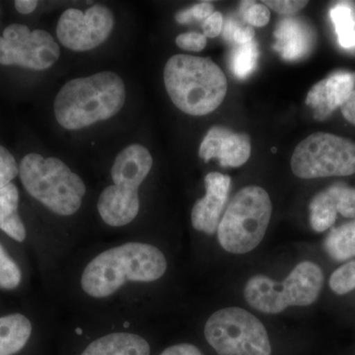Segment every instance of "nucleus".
Masks as SVG:
<instances>
[{"mask_svg":"<svg viewBox=\"0 0 355 355\" xmlns=\"http://www.w3.org/2000/svg\"><path fill=\"white\" fill-rule=\"evenodd\" d=\"M167 270V261L157 248L132 242L112 248L98 254L86 266L81 286L95 298H104L118 291L128 282H151Z\"/></svg>","mask_w":355,"mask_h":355,"instance_id":"f257e3e1","label":"nucleus"},{"mask_svg":"<svg viewBox=\"0 0 355 355\" xmlns=\"http://www.w3.org/2000/svg\"><path fill=\"white\" fill-rule=\"evenodd\" d=\"M125 102L123 79L114 72L104 71L65 83L55 97L53 111L62 128L76 130L113 118Z\"/></svg>","mask_w":355,"mask_h":355,"instance_id":"f03ea898","label":"nucleus"},{"mask_svg":"<svg viewBox=\"0 0 355 355\" xmlns=\"http://www.w3.org/2000/svg\"><path fill=\"white\" fill-rule=\"evenodd\" d=\"M164 83L178 109L191 116L216 111L227 93V79L209 58L176 55L164 69Z\"/></svg>","mask_w":355,"mask_h":355,"instance_id":"7ed1b4c3","label":"nucleus"},{"mask_svg":"<svg viewBox=\"0 0 355 355\" xmlns=\"http://www.w3.org/2000/svg\"><path fill=\"white\" fill-rule=\"evenodd\" d=\"M19 176L28 193L58 216H72L83 205L85 184L60 159L27 154Z\"/></svg>","mask_w":355,"mask_h":355,"instance_id":"20e7f679","label":"nucleus"},{"mask_svg":"<svg viewBox=\"0 0 355 355\" xmlns=\"http://www.w3.org/2000/svg\"><path fill=\"white\" fill-rule=\"evenodd\" d=\"M153 159L146 147L132 144L118 154L113 167V186L107 187L98 200L103 221L113 227L130 223L139 211V189L153 168Z\"/></svg>","mask_w":355,"mask_h":355,"instance_id":"39448f33","label":"nucleus"},{"mask_svg":"<svg viewBox=\"0 0 355 355\" xmlns=\"http://www.w3.org/2000/svg\"><path fill=\"white\" fill-rule=\"evenodd\" d=\"M272 205L263 188H243L231 200L218 229V241L226 252L243 254L253 251L265 237Z\"/></svg>","mask_w":355,"mask_h":355,"instance_id":"423d86ee","label":"nucleus"},{"mask_svg":"<svg viewBox=\"0 0 355 355\" xmlns=\"http://www.w3.org/2000/svg\"><path fill=\"white\" fill-rule=\"evenodd\" d=\"M324 273L317 263H298L282 282L266 275L251 277L244 289L245 299L254 309L266 314H279L291 306H309L319 297Z\"/></svg>","mask_w":355,"mask_h":355,"instance_id":"0eeeda50","label":"nucleus"},{"mask_svg":"<svg viewBox=\"0 0 355 355\" xmlns=\"http://www.w3.org/2000/svg\"><path fill=\"white\" fill-rule=\"evenodd\" d=\"M205 336L219 355H272L265 326L241 308H224L214 313L205 324Z\"/></svg>","mask_w":355,"mask_h":355,"instance_id":"6e6552de","label":"nucleus"},{"mask_svg":"<svg viewBox=\"0 0 355 355\" xmlns=\"http://www.w3.org/2000/svg\"><path fill=\"white\" fill-rule=\"evenodd\" d=\"M291 169L301 179L354 175L355 142L329 132L313 133L296 146Z\"/></svg>","mask_w":355,"mask_h":355,"instance_id":"1a4fd4ad","label":"nucleus"},{"mask_svg":"<svg viewBox=\"0 0 355 355\" xmlns=\"http://www.w3.org/2000/svg\"><path fill=\"white\" fill-rule=\"evenodd\" d=\"M60 49L50 33L12 24L0 37V64L46 70L58 62Z\"/></svg>","mask_w":355,"mask_h":355,"instance_id":"9d476101","label":"nucleus"},{"mask_svg":"<svg viewBox=\"0 0 355 355\" xmlns=\"http://www.w3.org/2000/svg\"><path fill=\"white\" fill-rule=\"evenodd\" d=\"M114 24L113 12L102 4H95L85 11L70 8L60 15L57 36L69 50L91 51L109 38Z\"/></svg>","mask_w":355,"mask_h":355,"instance_id":"9b49d317","label":"nucleus"},{"mask_svg":"<svg viewBox=\"0 0 355 355\" xmlns=\"http://www.w3.org/2000/svg\"><path fill=\"white\" fill-rule=\"evenodd\" d=\"M251 150V140L246 133L234 132L216 125L205 135L198 155L205 162L217 158L222 167H240L249 160Z\"/></svg>","mask_w":355,"mask_h":355,"instance_id":"f8f14e48","label":"nucleus"},{"mask_svg":"<svg viewBox=\"0 0 355 355\" xmlns=\"http://www.w3.org/2000/svg\"><path fill=\"white\" fill-rule=\"evenodd\" d=\"M205 196L198 200L191 210V224L196 230L212 235L217 232L221 214L227 203L231 178L211 172L205 178Z\"/></svg>","mask_w":355,"mask_h":355,"instance_id":"ddd939ff","label":"nucleus"},{"mask_svg":"<svg viewBox=\"0 0 355 355\" xmlns=\"http://www.w3.org/2000/svg\"><path fill=\"white\" fill-rule=\"evenodd\" d=\"M309 209L311 226L316 232L331 228L338 214L355 218V188L342 183L333 184L313 198Z\"/></svg>","mask_w":355,"mask_h":355,"instance_id":"4468645a","label":"nucleus"},{"mask_svg":"<svg viewBox=\"0 0 355 355\" xmlns=\"http://www.w3.org/2000/svg\"><path fill=\"white\" fill-rule=\"evenodd\" d=\"M355 86V73L338 71L315 84L306 98L317 121H324L349 99Z\"/></svg>","mask_w":355,"mask_h":355,"instance_id":"2eb2a0df","label":"nucleus"},{"mask_svg":"<svg viewBox=\"0 0 355 355\" xmlns=\"http://www.w3.org/2000/svg\"><path fill=\"white\" fill-rule=\"evenodd\" d=\"M273 49L284 60L294 62L307 57L315 43V35L307 23L300 18L286 17L275 30Z\"/></svg>","mask_w":355,"mask_h":355,"instance_id":"dca6fc26","label":"nucleus"},{"mask_svg":"<svg viewBox=\"0 0 355 355\" xmlns=\"http://www.w3.org/2000/svg\"><path fill=\"white\" fill-rule=\"evenodd\" d=\"M81 355H150V347L141 336L114 333L94 340Z\"/></svg>","mask_w":355,"mask_h":355,"instance_id":"f3484780","label":"nucleus"},{"mask_svg":"<svg viewBox=\"0 0 355 355\" xmlns=\"http://www.w3.org/2000/svg\"><path fill=\"white\" fill-rule=\"evenodd\" d=\"M32 324L22 314L0 318V355H13L20 352L29 340Z\"/></svg>","mask_w":355,"mask_h":355,"instance_id":"a211bd4d","label":"nucleus"},{"mask_svg":"<svg viewBox=\"0 0 355 355\" xmlns=\"http://www.w3.org/2000/svg\"><path fill=\"white\" fill-rule=\"evenodd\" d=\"M19 191L14 184L0 189V230L17 242L26 239V228L18 214Z\"/></svg>","mask_w":355,"mask_h":355,"instance_id":"6ab92c4d","label":"nucleus"},{"mask_svg":"<svg viewBox=\"0 0 355 355\" xmlns=\"http://www.w3.org/2000/svg\"><path fill=\"white\" fill-rule=\"evenodd\" d=\"M324 251L333 260L345 261L355 257V218L331 229L324 242Z\"/></svg>","mask_w":355,"mask_h":355,"instance_id":"aec40b11","label":"nucleus"},{"mask_svg":"<svg viewBox=\"0 0 355 355\" xmlns=\"http://www.w3.org/2000/svg\"><path fill=\"white\" fill-rule=\"evenodd\" d=\"M258 44L253 40L249 43L236 44L229 58L231 71L238 79H245L253 73L258 64Z\"/></svg>","mask_w":355,"mask_h":355,"instance_id":"412c9836","label":"nucleus"},{"mask_svg":"<svg viewBox=\"0 0 355 355\" xmlns=\"http://www.w3.org/2000/svg\"><path fill=\"white\" fill-rule=\"evenodd\" d=\"M338 43L345 49L355 46V20L352 9L345 3H338L331 10Z\"/></svg>","mask_w":355,"mask_h":355,"instance_id":"4be33fe9","label":"nucleus"},{"mask_svg":"<svg viewBox=\"0 0 355 355\" xmlns=\"http://www.w3.org/2000/svg\"><path fill=\"white\" fill-rule=\"evenodd\" d=\"M22 272L19 266L8 256L0 244V288L12 291L19 286Z\"/></svg>","mask_w":355,"mask_h":355,"instance_id":"5701e85b","label":"nucleus"},{"mask_svg":"<svg viewBox=\"0 0 355 355\" xmlns=\"http://www.w3.org/2000/svg\"><path fill=\"white\" fill-rule=\"evenodd\" d=\"M331 291L338 295L349 293L355 289V260L336 268L330 277Z\"/></svg>","mask_w":355,"mask_h":355,"instance_id":"b1692460","label":"nucleus"},{"mask_svg":"<svg viewBox=\"0 0 355 355\" xmlns=\"http://www.w3.org/2000/svg\"><path fill=\"white\" fill-rule=\"evenodd\" d=\"M240 12H241L245 21L251 27H263L270 22V10L263 3H257L254 1H243L241 2Z\"/></svg>","mask_w":355,"mask_h":355,"instance_id":"393cba45","label":"nucleus"},{"mask_svg":"<svg viewBox=\"0 0 355 355\" xmlns=\"http://www.w3.org/2000/svg\"><path fill=\"white\" fill-rule=\"evenodd\" d=\"M224 39L231 44H242L253 41L254 30L251 26H243L237 20L230 19L226 21L223 26Z\"/></svg>","mask_w":355,"mask_h":355,"instance_id":"a878e982","label":"nucleus"},{"mask_svg":"<svg viewBox=\"0 0 355 355\" xmlns=\"http://www.w3.org/2000/svg\"><path fill=\"white\" fill-rule=\"evenodd\" d=\"M214 13V6L210 2H200L190 8L179 11L175 15V20L179 24H191L193 22H205L210 15Z\"/></svg>","mask_w":355,"mask_h":355,"instance_id":"bb28decb","label":"nucleus"},{"mask_svg":"<svg viewBox=\"0 0 355 355\" xmlns=\"http://www.w3.org/2000/svg\"><path fill=\"white\" fill-rule=\"evenodd\" d=\"M19 174V167L12 154L0 146V189L4 188Z\"/></svg>","mask_w":355,"mask_h":355,"instance_id":"cd10ccee","label":"nucleus"},{"mask_svg":"<svg viewBox=\"0 0 355 355\" xmlns=\"http://www.w3.org/2000/svg\"><path fill=\"white\" fill-rule=\"evenodd\" d=\"M177 46L189 51H202L207 46V37L197 32L184 33L176 38Z\"/></svg>","mask_w":355,"mask_h":355,"instance_id":"c85d7f7f","label":"nucleus"},{"mask_svg":"<svg viewBox=\"0 0 355 355\" xmlns=\"http://www.w3.org/2000/svg\"><path fill=\"white\" fill-rule=\"evenodd\" d=\"M261 3L265 4L266 7L275 10V12L284 14V15L291 16L304 8L308 4V1H300V0H266Z\"/></svg>","mask_w":355,"mask_h":355,"instance_id":"c756f323","label":"nucleus"},{"mask_svg":"<svg viewBox=\"0 0 355 355\" xmlns=\"http://www.w3.org/2000/svg\"><path fill=\"white\" fill-rule=\"evenodd\" d=\"M223 17L220 12H214L202 23L203 35L207 38H216L223 31Z\"/></svg>","mask_w":355,"mask_h":355,"instance_id":"7c9ffc66","label":"nucleus"},{"mask_svg":"<svg viewBox=\"0 0 355 355\" xmlns=\"http://www.w3.org/2000/svg\"><path fill=\"white\" fill-rule=\"evenodd\" d=\"M160 355H202L200 350L190 343H180L168 347Z\"/></svg>","mask_w":355,"mask_h":355,"instance_id":"2f4dec72","label":"nucleus"},{"mask_svg":"<svg viewBox=\"0 0 355 355\" xmlns=\"http://www.w3.org/2000/svg\"><path fill=\"white\" fill-rule=\"evenodd\" d=\"M343 118L349 123L355 125V89L350 94L349 99L340 107Z\"/></svg>","mask_w":355,"mask_h":355,"instance_id":"473e14b6","label":"nucleus"},{"mask_svg":"<svg viewBox=\"0 0 355 355\" xmlns=\"http://www.w3.org/2000/svg\"><path fill=\"white\" fill-rule=\"evenodd\" d=\"M16 10L21 14L32 13L38 6V1L36 0H16L14 2Z\"/></svg>","mask_w":355,"mask_h":355,"instance_id":"72a5a7b5","label":"nucleus"}]
</instances>
